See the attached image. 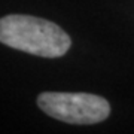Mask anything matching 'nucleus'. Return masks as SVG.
Here are the masks:
<instances>
[{"label": "nucleus", "mask_w": 134, "mask_h": 134, "mask_svg": "<svg viewBox=\"0 0 134 134\" xmlns=\"http://www.w3.org/2000/svg\"><path fill=\"white\" fill-rule=\"evenodd\" d=\"M0 42L43 58L63 57L72 45L69 34L61 27L31 15H6L0 18Z\"/></svg>", "instance_id": "1"}, {"label": "nucleus", "mask_w": 134, "mask_h": 134, "mask_svg": "<svg viewBox=\"0 0 134 134\" xmlns=\"http://www.w3.org/2000/svg\"><path fill=\"white\" fill-rule=\"evenodd\" d=\"M37 104L46 115L67 124H97L110 115L109 101L88 92H42Z\"/></svg>", "instance_id": "2"}]
</instances>
